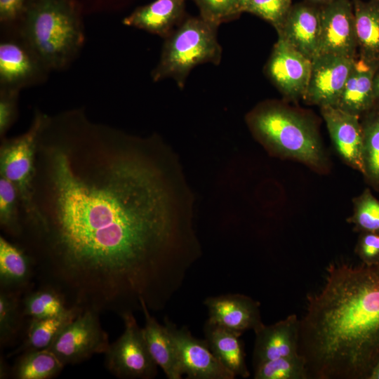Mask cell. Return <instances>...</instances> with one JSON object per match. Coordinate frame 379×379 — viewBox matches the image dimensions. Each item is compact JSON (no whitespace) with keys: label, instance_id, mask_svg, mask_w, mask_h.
<instances>
[{"label":"cell","instance_id":"obj_1","mask_svg":"<svg viewBox=\"0 0 379 379\" xmlns=\"http://www.w3.org/2000/svg\"><path fill=\"white\" fill-rule=\"evenodd\" d=\"M39 135L35 214L18 240L42 286L68 307L122 317L163 310L200 258L194 199L157 135L47 117Z\"/></svg>","mask_w":379,"mask_h":379},{"label":"cell","instance_id":"obj_2","mask_svg":"<svg viewBox=\"0 0 379 379\" xmlns=\"http://www.w3.org/2000/svg\"><path fill=\"white\" fill-rule=\"evenodd\" d=\"M298 353L308 379H368L379 361V264L343 260L307 297Z\"/></svg>","mask_w":379,"mask_h":379},{"label":"cell","instance_id":"obj_3","mask_svg":"<svg viewBox=\"0 0 379 379\" xmlns=\"http://www.w3.org/2000/svg\"><path fill=\"white\" fill-rule=\"evenodd\" d=\"M246 119L252 134L270 154L300 161L318 173L328 171L317 126L307 115L279 102H266Z\"/></svg>","mask_w":379,"mask_h":379},{"label":"cell","instance_id":"obj_4","mask_svg":"<svg viewBox=\"0 0 379 379\" xmlns=\"http://www.w3.org/2000/svg\"><path fill=\"white\" fill-rule=\"evenodd\" d=\"M17 29L49 71L70 65L84 42L79 18L66 0H39Z\"/></svg>","mask_w":379,"mask_h":379},{"label":"cell","instance_id":"obj_5","mask_svg":"<svg viewBox=\"0 0 379 379\" xmlns=\"http://www.w3.org/2000/svg\"><path fill=\"white\" fill-rule=\"evenodd\" d=\"M218 27L200 16L179 24L165 38L159 61L152 72L153 81L173 79L182 88L193 68L208 62L218 65L222 50Z\"/></svg>","mask_w":379,"mask_h":379},{"label":"cell","instance_id":"obj_6","mask_svg":"<svg viewBox=\"0 0 379 379\" xmlns=\"http://www.w3.org/2000/svg\"><path fill=\"white\" fill-rule=\"evenodd\" d=\"M46 114L39 110L28 130L13 138H2L0 146V175L16 188L20 205L21 223L34 216V176L37 140Z\"/></svg>","mask_w":379,"mask_h":379},{"label":"cell","instance_id":"obj_7","mask_svg":"<svg viewBox=\"0 0 379 379\" xmlns=\"http://www.w3.org/2000/svg\"><path fill=\"white\" fill-rule=\"evenodd\" d=\"M121 318L124 330L104 354L105 368L120 379L155 378L158 366L149 353L142 328L133 313L126 314Z\"/></svg>","mask_w":379,"mask_h":379},{"label":"cell","instance_id":"obj_8","mask_svg":"<svg viewBox=\"0 0 379 379\" xmlns=\"http://www.w3.org/2000/svg\"><path fill=\"white\" fill-rule=\"evenodd\" d=\"M99 315L91 310L81 312L48 348L64 366L79 364L94 354L106 352L110 344Z\"/></svg>","mask_w":379,"mask_h":379},{"label":"cell","instance_id":"obj_9","mask_svg":"<svg viewBox=\"0 0 379 379\" xmlns=\"http://www.w3.org/2000/svg\"><path fill=\"white\" fill-rule=\"evenodd\" d=\"M6 31L0 43V88L20 91L41 83L50 71L18 29Z\"/></svg>","mask_w":379,"mask_h":379},{"label":"cell","instance_id":"obj_10","mask_svg":"<svg viewBox=\"0 0 379 379\" xmlns=\"http://www.w3.org/2000/svg\"><path fill=\"white\" fill-rule=\"evenodd\" d=\"M175 347L182 372L189 379H234L236 376L215 357L206 340L194 337L185 326L180 328L164 319Z\"/></svg>","mask_w":379,"mask_h":379},{"label":"cell","instance_id":"obj_11","mask_svg":"<svg viewBox=\"0 0 379 379\" xmlns=\"http://www.w3.org/2000/svg\"><path fill=\"white\" fill-rule=\"evenodd\" d=\"M320 10L319 54H334L356 59L357 39L352 1L335 0L320 6Z\"/></svg>","mask_w":379,"mask_h":379},{"label":"cell","instance_id":"obj_12","mask_svg":"<svg viewBox=\"0 0 379 379\" xmlns=\"http://www.w3.org/2000/svg\"><path fill=\"white\" fill-rule=\"evenodd\" d=\"M312 69V60L278 37L266 65L268 77L291 100L304 98Z\"/></svg>","mask_w":379,"mask_h":379},{"label":"cell","instance_id":"obj_13","mask_svg":"<svg viewBox=\"0 0 379 379\" xmlns=\"http://www.w3.org/2000/svg\"><path fill=\"white\" fill-rule=\"evenodd\" d=\"M354 60L334 54L314 57L303 100L319 107H337Z\"/></svg>","mask_w":379,"mask_h":379},{"label":"cell","instance_id":"obj_14","mask_svg":"<svg viewBox=\"0 0 379 379\" xmlns=\"http://www.w3.org/2000/svg\"><path fill=\"white\" fill-rule=\"evenodd\" d=\"M335 149L347 165L364 173L363 132L359 117L336 107H320Z\"/></svg>","mask_w":379,"mask_h":379},{"label":"cell","instance_id":"obj_15","mask_svg":"<svg viewBox=\"0 0 379 379\" xmlns=\"http://www.w3.org/2000/svg\"><path fill=\"white\" fill-rule=\"evenodd\" d=\"M279 37L312 60L319 54L321 39L320 6L307 1L292 5Z\"/></svg>","mask_w":379,"mask_h":379},{"label":"cell","instance_id":"obj_16","mask_svg":"<svg viewBox=\"0 0 379 379\" xmlns=\"http://www.w3.org/2000/svg\"><path fill=\"white\" fill-rule=\"evenodd\" d=\"M211 323L243 333L255 331L264 324L261 319L260 303L243 294H226L211 296L204 302Z\"/></svg>","mask_w":379,"mask_h":379},{"label":"cell","instance_id":"obj_17","mask_svg":"<svg viewBox=\"0 0 379 379\" xmlns=\"http://www.w3.org/2000/svg\"><path fill=\"white\" fill-rule=\"evenodd\" d=\"M253 367L272 359L298 354L300 319L295 314L254 331Z\"/></svg>","mask_w":379,"mask_h":379},{"label":"cell","instance_id":"obj_18","mask_svg":"<svg viewBox=\"0 0 379 379\" xmlns=\"http://www.w3.org/2000/svg\"><path fill=\"white\" fill-rule=\"evenodd\" d=\"M184 10L185 0H155L135 9L123 23L166 38L182 19Z\"/></svg>","mask_w":379,"mask_h":379},{"label":"cell","instance_id":"obj_19","mask_svg":"<svg viewBox=\"0 0 379 379\" xmlns=\"http://www.w3.org/2000/svg\"><path fill=\"white\" fill-rule=\"evenodd\" d=\"M378 68L354 60L336 107L360 118L375 104L373 79Z\"/></svg>","mask_w":379,"mask_h":379},{"label":"cell","instance_id":"obj_20","mask_svg":"<svg viewBox=\"0 0 379 379\" xmlns=\"http://www.w3.org/2000/svg\"><path fill=\"white\" fill-rule=\"evenodd\" d=\"M141 305L145 318L142 333L152 357L168 379L182 378L183 373L178 353L167 328L150 314L144 301Z\"/></svg>","mask_w":379,"mask_h":379},{"label":"cell","instance_id":"obj_21","mask_svg":"<svg viewBox=\"0 0 379 379\" xmlns=\"http://www.w3.org/2000/svg\"><path fill=\"white\" fill-rule=\"evenodd\" d=\"M205 340L218 361L235 376L246 378L250 373L240 337L242 333L206 321Z\"/></svg>","mask_w":379,"mask_h":379},{"label":"cell","instance_id":"obj_22","mask_svg":"<svg viewBox=\"0 0 379 379\" xmlns=\"http://www.w3.org/2000/svg\"><path fill=\"white\" fill-rule=\"evenodd\" d=\"M359 58L379 67V0L352 1Z\"/></svg>","mask_w":379,"mask_h":379},{"label":"cell","instance_id":"obj_23","mask_svg":"<svg viewBox=\"0 0 379 379\" xmlns=\"http://www.w3.org/2000/svg\"><path fill=\"white\" fill-rule=\"evenodd\" d=\"M34 274L32 261L18 245L0 237V288L1 291L21 293Z\"/></svg>","mask_w":379,"mask_h":379},{"label":"cell","instance_id":"obj_24","mask_svg":"<svg viewBox=\"0 0 379 379\" xmlns=\"http://www.w3.org/2000/svg\"><path fill=\"white\" fill-rule=\"evenodd\" d=\"M82 311L70 307L67 311L58 316L47 318H31L26 337L11 356L29 350L48 349L62 330L73 321Z\"/></svg>","mask_w":379,"mask_h":379},{"label":"cell","instance_id":"obj_25","mask_svg":"<svg viewBox=\"0 0 379 379\" xmlns=\"http://www.w3.org/2000/svg\"><path fill=\"white\" fill-rule=\"evenodd\" d=\"M363 132V176L366 184L379 191V104L361 118Z\"/></svg>","mask_w":379,"mask_h":379},{"label":"cell","instance_id":"obj_26","mask_svg":"<svg viewBox=\"0 0 379 379\" xmlns=\"http://www.w3.org/2000/svg\"><path fill=\"white\" fill-rule=\"evenodd\" d=\"M58 358L48 349L22 352L12 367L11 377L15 379H50L64 368Z\"/></svg>","mask_w":379,"mask_h":379},{"label":"cell","instance_id":"obj_27","mask_svg":"<svg viewBox=\"0 0 379 379\" xmlns=\"http://www.w3.org/2000/svg\"><path fill=\"white\" fill-rule=\"evenodd\" d=\"M22 304L25 316L37 319L58 316L70 307L57 291L45 286L27 293Z\"/></svg>","mask_w":379,"mask_h":379},{"label":"cell","instance_id":"obj_28","mask_svg":"<svg viewBox=\"0 0 379 379\" xmlns=\"http://www.w3.org/2000/svg\"><path fill=\"white\" fill-rule=\"evenodd\" d=\"M23 314L20 293L0 291V344L10 345L17 338Z\"/></svg>","mask_w":379,"mask_h":379},{"label":"cell","instance_id":"obj_29","mask_svg":"<svg viewBox=\"0 0 379 379\" xmlns=\"http://www.w3.org/2000/svg\"><path fill=\"white\" fill-rule=\"evenodd\" d=\"M352 214L347 222L353 225L354 232L379 234V199L371 188H365L352 199Z\"/></svg>","mask_w":379,"mask_h":379},{"label":"cell","instance_id":"obj_30","mask_svg":"<svg viewBox=\"0 0 379 379\" xmlns=\"http://www.w3.org/2000/svg\"><path fill=\"white\" fill-rule=\"evenodd\" d=\"M0 225L11 237L18 240L22 232L20 205L15 187L0 175Z\"/></svg>","mask_w":379,"mask_h":379},{"label":"cell","instance_id":"obj_31","mask_svg":"<svg viewBox=\"0 0 379 379\" xmlns=\"http://www.w3.org/2000/svg\"><path fill=\"white\" fill-rule=\"evenodd\" d=\"M255 379H308L305 359L300 354L264 361L254 367Z\"/></svg>","mask_w":379,"mask_h":379},{"label":"cell","instance_id":"obj_32","mask_svg":"<svg viewBox=\"0 0 379 379\" xmlns=\"http://www.w3.org/2000/svg\"><path fill=\"white\" fill-rule=\"evenodd\" d=\"M292 6V0H246L243 11L270 22L277 31Z\"/></svg>","mask_w":379,"mask_h":379},{"label":"cell","instance_id":"obj_33","mask_svg":"<svg viewBox=\"0 0 379 379\" xmlns=\"http://www.w3.org/2000/svg\"><path fill=\"white\" fill-rule=\"evenodd\" d=\"M199 7L200 17L219 26L222 22L243 13L242 0H194Z\"/></svg>","mask_w":379,"mask_h":379},{"label":"cell","instance_id":"obj_34","mask_svg":"<svg viewBox=\"0 0 379 379\" xmlns=\"http://www.w3.org/2000/svg\"><path fill=\"white\" fill-rule=\"evenodd\" d=\"M20 90L0 88V137L14 124L18 117V102Z\"/></svg>","mask_w":379,"mask_h":379},{"label":"cell","instance_id":"obj_35","mask_svg":"<svg viewBox=\"0 0 379 379\" xmlns=\"http://www.w3.org/2000/svg\"><path fill=\"white\" fill-rule=\"evenodd\" d=\"M354 253L361 262L366 265L379 264V234L359 233Z\"/></svg>","mask_w":379,"mask_h":379},{"label":"cell","instance_id":"obj_36","mask_svg":"<svg viewBox=\"0 0 379 379\" xmlns=\"http://www.w3.org/2000/svg\"><path fill=\"white\" fill-rule=\"evenodd\" d=\"M26 0H0V19L4 25H10L21 15Z\"/></svg>","mask_w":379,"mask_h":379},{"label":"cell","instance_id":"obj_37","mask_svg":"<svg viewBox=\"0 0 379 379\" xmlns=\"http://www.w3.org/2000/svg\"><path fill=\"white\" fill-rule=\"evenodd\" d=\"M12 367L9 368L5 359L1 355L0 358V378L5 379L11 376Z\"/></svg>","mask_w":379,"mask_h":379},{"label":"cell","instance_id":"obj_38","mask_svg":"<svg viewBox=\"0 0 379 379\" xmlns=\"http://www.w3.org/2000/svg\"><path fill=\"white\" fill-rule=\"evenodd\" d=\"M373 88L375 103L379 104V67L376 69L373 76Z\"/></svg>","mask_w":379,"mask_h":379},{"label":"cell","instance_id":"obj_39","mask_svg":"<svg viewBox=\"0 0 379 379\" xmlns=\"http://www.w3.org/2000/svg\"><path fill=\"white\" fill-rule=\"evenodd\" d=\"M368 379H379V361L373 369Z\"/></svg>","mask_w":379,"mask_h":379},{"label":"cell","instance_id":"obj_40","mask_svg":"<svg viewBox=\"0 0 379 379\" xmlns=\"http://www.w3.org/2000/svg\"><path fill=\"white\" fill-rule=\"evenodd\" d=\"M333 1L335 0H307V1L308 2L312 3L319 6L324 5Z\"/></svg>","mask_w":379,"mask_h":379},{"label":"cell","instance_id":"obj_41","mask_svg":"<svg viewBox=\"0 0 379 379\" xmlns=\"http://www.w3.org/2000/svg\"><path fill=\"white\" fill-rule=\"evenodd\" d=\"M246 1V0H242V2H243V5H244V1Z\"/></svg>","mask_w":379,"mask_h":379}]
</instances>
